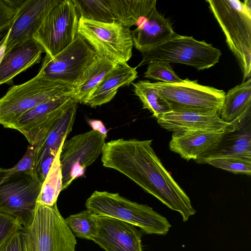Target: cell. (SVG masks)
<instances>
[{
	"mask_svg": "<svg viewBox=\"0 0 251 251\" xmlns=\"http://www.w3.org/2000/svg\"><path fill=\"white\" fill-rule=\"evenodd\" d=\"M113 22L138 26L156 7V0H107Z\"/></svg>",
	"mask_w": 251,
	"mask_h": 251,
	"instance_id": "obj_25",
	"label": "cell"
},
{
	"mask_svg": "<svg viewBox=\"0 0 251 251\" xmlns=\"http://www.w3.org/2000/svg\"><path fill=\"white\" fill-rule=\"evenodd\" d=\"M210 165L234 174H251V158L242 156H220L203 160Z\"/></svg>",
	"mask_w": 251,
	"mask_h": 251,
	"instance_id": "obj_29",
	"label": "cell"
},
{
	"mask_svg": "<svg viewBox=\"0 0 251 251\" xmlns=\"http://www.w3.org/2000/svg\"><path fill=\"white\" fill-rule=\"evenodd\" d=\"M144 76L165 83H178L182 80L174 71L170 63L163 62L149 63Z\"/></svg>",
	"mask_w": 251,
	"mask_h": 251,
	"instance_id": "obj_30",
	"label": "cell"
},
{
	"mask_svg": "<svg viewBox=\"0 0 251 251\" xmlns=\"http://www.w3.org/2000/svg\"><path fill=\"white\" fill-rule=\"evenodd\" d=\"M24 232L25 251H75L76 240L57 203H37L33 221Z\"/></svg>",
	"mask_w": 251,
	"mask_h": 251,
	"instance_id": "obj_6",
	"label": "cell"
},
{
	"mask_svg": "<svg viewBox=\"0 0 251 251\" xmlns=\"http://www.w3.org/2000/svg\"><path fill=\"white\" fill-rule=\"evenodd\" d=\"M152 141L118 139L105 143L101 153L102 165L128 177L168 207L179 213L186 222L196 211L156 154Z\"/></svg>",
	"mask_w": 251,
	"mask_h": 251,
	"instance_id": "obj_1",
	"label": "cell"
},
{
	"mask_svg": "<svg viewBox=\"0 0 251 251\" xmlns=\"http://www.w3.org/2000/svg\"><path fill=\"white\" fill-rule=\"evenodd\" d=\"M106 137L93 130L65 140L60 154L62 176V191L76 178L82 176L86 167L102 153Z\"/></svg>",
	"mask_w": 251,
	"mask_h": 251,
	"instance_id": "obj_11",
	"label": "cell"
},
{
	"mask_svg": "<svg viewBox=\"0 0 251 251\" xmlns=\"http://www.w3.org/2000/svg\"><path fill=\"white\" fill-rule=\"evenodd\" d=\"M17 11L10 0H0V31L10 27Z\"/></svg>",
	"mask_w": 251,
	"mask_h": 251,
	"instance_id": "obj_32",
	"label": "cell"
},
{
	"mask_svg": "<svg viewBox=\"0 0 251 251\" xmlns=\"http://www.w3.org/2000/svg\"><path fill=\"white\" fill-rule=\"evenodd\" d=\"M24 227L16 231L0 246V251H25Z\"/></svg>",
	"mask_w": 251,
	"mask_h": 251,
	"instance_id": "obj_33",
	"label": "cell"
},
{
	"mask_svg": "<svg viewBox=\"0 0 251 251\" xmlns=\"http://www.w3.org/2000/svg\"><path fill=\"white\" fill-rule=\"evenodd\" d=\"M176 34L172 24L158 12L156 7L131 31L133 46L141 53L166 42Z\"/></svg>",
	"mask_w": 251,
	"mask_h": 251,
	"instance_id": "obj_19",
	"label": "cell"
},
{
	"mask_svg": "<svg viewBox=\"0 0 251 251\" xmlns=\"http://www.w3.org/2000/svg\"><path fill=\"white\" fill-rule=\"evenodd\" d=\"M136 68L127 63L117 64L104 76L86 104L95 107L109 102L119 88L130 85L138 77Z\"/></svg>",
	"mask_w": 251,
	"mask_h": 251,
	"instance_id": "obj_23",
	"label": "cell"
},
{
	"mask_svg": "<svg viewBox=\"0 0 251 251\" xmlns=\"http://www.w3.org/2000/svg\"><path fill=\"white\" fill-rule=\"evenodd\" d=\"M98 55L77 33L73 41L54 56L46 54L40 70L47 78L73 87L83 70Z\"/></svg>",
	"mask_w": 251,
	"mask_h": 251,
	"instance_id": "obj_12",
	"label": "cell"
},
{
	"mask_svg": "<svg viewBox=\"0 0 251 251\" xmlns=\"http://www.w3.org/2000/svg\"><path fill=\"white\" fill-rule=\"evenodd\" d=\"M232 125L218 130H192L173 132L169 143L170 150L188 161L196 160L213 150L225 133L235 128Z\"/></svg>",
	"mask_w": 251,
	"mask_h": 251,
	"instance_id": "obj_17",
	"label": "cell"
},
{
	"mask_svg": "<svg viewBox=\"0 0 251 251\" xmlns=\"http://www.w3.org/2000/svg\"><path fill=\"white\" fill-rule=\"evenodd\" d=\"M74 100L66 95L41 103L23 115L13 129L22 133L29 145L42 144L51 126Z\"/></svg>",
	"mask_w": 251,
	"mask_h": 251,
	"instance_id": "obj_13",
	"label": "cell"
},
{
	"mask_svg": "<svg viewBox=\"0 0 251 251\" xmlns=\"http://www.w3.org/2000/svg\"><path fill=\"white\" fill-rule=\"evenodd\" d=\"M117 64L98 55L82 71L73 86L70 96L77 102L86 104L104 76Z\"/></svg>",
	"mask_w": 251,
	"mask_h": 251,
	"instance_id": "obj_24",
	"label": "cell"
},
{
	"mask_svg": "<svg viewBox=\"0 0 251 251\" xmlns=\"http://www.w3.org/2000/svg\"><path fill=\"white\" fill-rule=\"evenodd\" d=\"M61 0H22L10 28L5 53L32 39L33 35L40 28L48 14Z\"/></svg>",
	"mask_w": 251,
	"mask_h": 251,
	"instance_id": "obj_14",
	"label": "cell"
},
{
	"mask_svg": "<svg viewBox=\"0 0 251 251\" xmlns=\"http://www.w3.org/2000/svg\"><path fill=\"white\" fill-rule=\"evenodd\" d=\"M85 206L98 215L132 224L146 234L164 235L171 227L168 220L151 207L131 201L118 193L95 191L86 200Z\"/></svg>",
	"mask_w": 251,
	"mask_h": 251,
	"instance_id": "obj_4",
	"label": "cell"
},
{
	"mask_svg": "<svg viewBox=\"0 0 251 251\" xmlns=\"http://www.w3.org/2000/svg\"><path fill=\"white\" fill-rule=\"evenodd\" d=\"M23 227L14 217L0 212V246L12 234Z\"/></svg>",
	"mask_w": 251,
	"mask_h": 251,
	"instance_id": "obj_31",
	"label": "cell"
},
{
	"mask_svg": "<svg viewBox=\"0 0 251 251\" xmlns=\"http://www.w3.org/2000/svg\"><path fill=\"white\" fill-rule=\"evenodd\" d=\"M62 146L59 148L42 183L37 203L48 206H52L57 203L58 197L62 188V176L60 162V154Z\"/></svg>",
	"mask_w": 251,
	"mask_h": 251,
	"instance_id": "obj_27",
	"label": "cell"
},
{
	"mask_svg": "<svg viewBox=\"0 0 251 251\" xmlns=\"http://www.w3.org/2000/svg\"><path fill=\"white\" fill-rule=\"evenodd\" d=\"M88 123L92 127V130L102 134L106 137L107 130L101 121L98 120H89Z\"/></svg>",
	"mask_w": 251,
	"mask_h": 251,
	"instance_id": "obj_34",
	"label": "cell"
},
{
	"mask_svg": "<svg viewBox=\"0 0 251 251\" xmlns=\"http://www.w3.org/2000/svg\"><path fill=\"white\" fill-rule=\"evenodd\" d=\"M220 118L235 127L251 117V78L229 90L225 95Z\"/></svg>",
	"mask_w": 251,
	"mask_h": 251,
	"instance_id": "obj_22",
	"label": "cell"
},
{
	"mask_svg": "<svg viewBox=\"0 0 251 251\" xmlns=\"http://www.w3.org/2000/svg\"><path fill=\"white\" fill-rule=\"evenodd\" d=\"M151 84L168 101L172 111L216 110L220 113L226 95L223 90L187 78L178 83L158 81Z\"/></svg>",
	"mask_w": 251,
	"mask_h": 251,
	"instance_id": "obj_9",
	"label": "cell"
},
{
	"mask_svg": "<svg viewBox=\"0 0 251 251\" xmlns=\"http://www.w3.org/2000/svg\"><path fill=\"white\" fill-rule=\"evenodd\" d=\"M8 38V37H7ZM7 38L6 39L5 41L2 44V45L0 47V64L2 60V59L5 55L6 51V41Z\"/></svg>",
	"mask_w": 251,
	"mask_h": 251,
	"instance_id": "obj_36",
	"label": "cell"
},
{
	"mask_svg": "<svg viewBox=\"0 0 251 251\" xmlns=\"http://www.w3.org/2000/svg\"><path fill=\"white\" fill-rule=\"evenodd\" d=\"M42 183L34 171L0 168V212L14 217L23 227L29 226Z\"/></svg>",
	"mask_w": 251,
	"mask_h": 251,
	"instance_id": "obj_5",
	"label": "cell"
},
{
	"mask_svg": "<svg viewBox=\"0 0 251 251\" xmlns=\"http://www.w3.org/2000/svg\"><path fill=\"white\" fill-rule=\"evenodd\" d=\"M157 122L163 128L173 132L218 130L231 125L222 120L216 110H172L162 115Z\"/></svg>",
	"mask_w": 251,
	"mask_h": 251,
	"instance_id": "obj_16",
	"label": "cell"
},
{
	"mask_svg": "<svg viewBox=\"0 0 251 251\" xmlns=\"http://www.w3.org/2000/svg\"><path fill=\"white\" fill-rule=\"evenodd\" d=\"M65 220L71 231L78 238L91 240L98 233V215L89 209L71 215Z\"/></svg>",
	"mask_w": 251,
	"mask_h": 251,
	"instance_id": "obj_28",
	"label": "cell"
},
{
	"mask_svg": "<svg viewBox=\"0 0 251 251\" xmlns=\"http://www.w3.org/2000/svg\"><path fill=\"white\" fill-rule=\"evenodd\" d=\"M77 103L74 100L48 132L39 151L36 170L43 177L47 176L59 149L71 132L75 120Z\"/></svg>",
	"mask_w": 251,
	"mask_h": 251,
	"instance_id": "obj_18",
	"label": "cell"
},
{
	"mask_svg": "<svg viewBox=\"0 0 251 251\" xmlns=\"http://www.w3.org/2000/svg\"><path fill=\"white\" fill-rule=\"evenodd\" d=\"M79 18L72 0H62L50 12L32 38L52 57L73 41Z\"/></svg>",
	"mask_w": 251,
	"mask_h": 251,
	"instance_id": "obj_10",
	"label": "cell"
},
{
	"mask_svg": "<svg viewBox=\"0 0 251 251\" xmlns=\"http://www.w3.org/2000/svg\"><path fill=\"white\" fill-rule=\"evenodd\" d=\"M43 48L33 39L5 54L0 64V85L9 84L15 76L41 60Z\"/></svg>",
	"mask_w": 251,
	"mask_h": 251,
	"instance_id": "obj_20",
	"label": "cell"
},
{
	"mask_svg": "<svg viewBox=\"0 0 251 251\" xmlns=\"http://www.w3.org/2000/svg\"><path fill=\"white\" fill-rule=\"evenodd\" d=\"M73 89L70 85L47 78L40 69L36 76L12 86L0 98V124L5 128L13 129L25 113L50 99L70 95Z\"/></svg>",
	"mask_w": 251,
	"mask_h": 251,
	"instance_id": "obj_3",
	"label": "cell"
},
{
	"mask_svg": "<svg viewBox=\"0 0 251 251\" xmlns=\"http://www.w3.org/2000/svg\"><path fill=\"white\" fill-rule=\"evenodd\" d=\"M10 28L0 31V47L2 45L6 39L7 38L9 34Z\"/></svg>",
	"mask_w": 251,
	"mask_h": 251,
	"instance_id": "obj_35",
	"label": "cell"
},
{
	"mask_svg": "<svg viewBox=\"0 0 251 251\" xmlns=\"http://www.w3.org/2000/svg\"><path fill=\"white\" fill-rule=\"evenodd\" d=\"M231 156L251 158V117L237 127L227 131L213 150L202 155L195 161L201 164L207 159Z\"/></svg>",
	"mask_w": 251,
	"mask_h": 251,
	"instance_id": "obj_21",
	"label": "cell"
},
{
	"mask_svg": "<svg viewBox=\"0 0 251 251\" xmlns=\"http://www.w3.org/2000/svg\"><path fill=\"white\" fill-rule=\"evenodd\" d=\"M77 33L98 55L117 64H126L132 56L133 43L131 30L119 23L80 17Z\"/></svg>",
	"mask_w": 251,
	"mask_h": 251,
	"instance_id": "obj_8",
	"label": "cell"
},
{
	"mask_svg": "<svg viewBox=\"0 0 251 251\" xmlns=\"http://www.w3.org/2000/svg\"><path fill=\"white\" fill-rule=\"evenodd\" d=\"M133 91L140 100L143 108L148 109L157 120L163 114L172 111L166 99L149 80L131 83Z\"/></svg>",
	"mask_w": 251,
	"mask_h": 251,
	"instance_id": "obj_26",
	"label": "cell"
},
{
	"mask_svg": "<svg viewBox=\"0 0 251 251\" xmlns=\"http://www.w3.org/2000/svg\"><path fill=\"white\" fill-rule=\"evenodd\" d=\"M141 53L142 59L137 67L151 62H163L187 65L198 71L214 66L222 55L220 50L211 44L198 41L193 36L177 34Z\"/></svg>",
	"mask_w": 251,
	"mask_h": 251,
	"instance_id": "obj_7",
	"label": "cell"
},
{
	"mask_svg": "<svg viewBox=\"0 0 251 251\" xmlns=\"http://www.w3.org/2000/svg\"><path fill=\"white\" fill-rule=\"evenodd\" d=\"M209 9L237 60L243 81L251 75V0H207Z\"/></svg>",
	"mask_w": 251,
	"mask_h": 251,
	"instance_id": "obj_2",
	"label": "cell"
},
{
	"mask_svg": "<svg viewBox=\"0 0 251 251\" xmlns=\"http://www.w3.org/2000/svg\"><path fill=\"white\" fill-rule=\"evenodd\" d=\"M99 229L92 241L105 251H143L136 226L114 218L98 215Z\"/></svg>",
	"mask_w": 251,
	"mask_h": 251,
	"instance_id": "obj_15",
	"label": "cell"
}]
</instances>
